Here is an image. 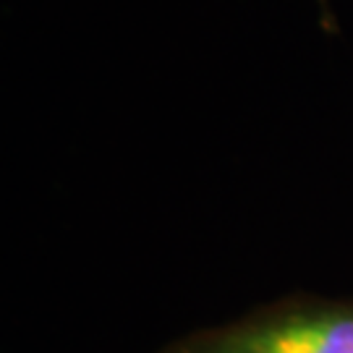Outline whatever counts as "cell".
Segmentation results:
<instances>
[{
	"label": "cell",
	"instance_id": "obj_1",
	"mask_svg": "<svg viewBox=\"0 0 353 353\" xmlns=\"http://www.w3.org/2000/svg\"><path fill=\"white\" fill-rule=\"evenodd\" d=\"M157 353H353V296H283Z\"/></svg>",
	"mask_w": 353,
	"mask_h": 353
},
{
	"label": "cell",
	"instance_id": "obj_2",
	"mask_svg": "<svg viewBox=\"0 0 353 353\" xmlns=\"http://www.w3.org/2000/svg\"><path fill=\"white\" fill-rule=\"evenodd\" d=\"M314 6L322 32L330 34V37H335L338 34V16H335V8H332V0H314Z\"/></svg>",
	"mask_w": 353,
	"mask_h": 353
}]
</instances>
